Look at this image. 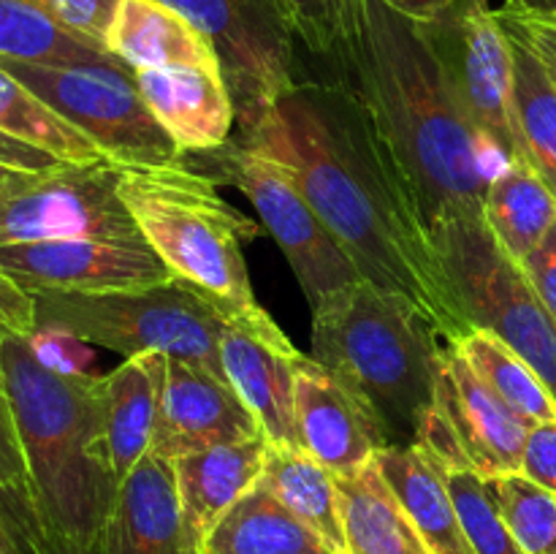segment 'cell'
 Segmentation results:
<instances>
[{
    "instance_id": "obj_1",
    "label": "cell",
    "mask_w": 556,
    "mask_h": 554,
    "mask_svg": "<svg viewBox=\"0 0 556 554\" xmlns=\"http://www.w3.org/2000/svg\"><path fill=\"white\" fill-rule=\"evenodd\" d=\"M242 141L286 163L362 280L416 304L445 342L470 331L383 141L329 68L304 71Z\"/></svg>"
},
{
    "instance_id": "obj_2",
    "label": "cell",
    "mask_w": 556,
    "mask_h": 554,
    "mask_svg": "<svg viewBox=\"0 0 556 554\" xmlns=\"http://www.w3.org/2000/svg\"><path fill=\"white\" fill-rule=\"evenodd\" d=\"M324 63L367 112L427 231L483 215L503 172L462 112L438 52L418 22L386 0H362L356 25Z\"/></svg>"
},
{
    "instance_id": "obj_3",
    "label": "cell",
    "mask_w": 556,
    "mask_h": 554,
    "mask_svg": "<svg viewBox=\"0 0 556 554\" xmlns=\"http://www.w3.org/2000/svg\"><path fill=\"white\" fill-rule=\"evenodd\" d=\"M0 367L43 536L98 546L119 489L106 440L103 378L49 364L36 335L5 340Z\"/></svg>"
},
{
    "instance_id": "obj_4",
    "label": "cell",
    "mask_w": 556,
    "mask_h": 554,
    "mask_svg": "<svg viewBox=\"0 0 556 554\" xmlns=\"http://www.w3.org/2000/svg\"><path fill=\"white\" fill-rule=\"evenodd\" d=\"M448 345L416 304L367 280L313 307L309 356L372 411L391 443H416Z\"/></svg>"
},
{
    "instance_id": "obj_5",
    "label": "cell",
    "mask_w": 556,
    "mask_h": 554,
    "mask_svg": "<svg viewBox=\"0 0 556 554\" xmlns=\"http://www.w3.org/2000/svg\"><path fill=\"white\" fill-rule=\"evenodd\" d=\"M119 196L141 237L174 277L188 280L226 304L253 307L242 244L258 226L215 190V179L177 163L166 168H123Z\"/></svg>"
},
{
    "instance_id": "obj_6",
    "label": "cell",
    "mask_w": 556,
    "mask_h": 554,
    "mask_svg": "<svg viewBox=\"0 0 556 554\" xmlns=\"http://www.w3.org/2000/svg\"><path fill=\"white\" fill-rule=\"evenodd\" d=\"M30 293L36 299V335L54 331L125 358L157 351L226 375L220 337L233 310L193 282L172 277L139 291Z\"/></svg>"
},
{
    "instance_id": "obj_7",
    "label": "cell",
    "mask_w": 556,
    "mask_h": 554,
    "mask_svg": "<svg viewBox=\"0 0 556 554\" xmlns=\"http://www.w3.org/2000/svg\"><path fill=\"white\" fill-rule=\"evenodd\" d=\"M429 237L470 329L492 331L514 348L556 400V318L519 261L505 253L483 215L451 217Z\"/></svg>"
},
{
    "instance_id": "obj_8",
    "label": "cell",
    "mask_w": 556,
    "mask_h": 554,
    "mask_svg": "<svg viewBox=\"0 0 556 554\" xmlns=\"http://www.w3.org/2000/svg\"><path fill=\"white\" fill-rule=\"evenodd\" d=\"M0 65L117 166L166 168L182 163L185 152L152 117L134 71L117 58L63 65L0 60Z\"/></svg>"
},
{
    "instance_id": "obj_9",
    "label": "cell",
    "mask_w": 556,
    "mask_h": 554,
    "mask_svg": "<svg viewBox=\"0 0 556 554\" xmlns=\"http://www.w3.org/2000/svg\"><path fill=\"white\" fill-rule=\"evenodd\" d=\"M123 166L112 161L60 163L49 172H9L0 179V244L43 239L141 242L119 196ZM147 242V239H144Z\"/></svg>"
},
{
    "instance_id": "obj_10",
    "label": "cell",
    "mask_w": 556,
    "mask_h": 554,
    "mask_svg": "<svg viewBox=\"0 0 556 554\" xmlns=\"http://www.w3.org/2000/svg\"><path fill=\"white\" fill-rule=\"evenodd\" d=\"M443 63L462 112L500 166L527 161L514 112V58L486 0H454L421 25Z\"/></svg>"
},
{
    "instance_id": "obj_11",
    "label": "cell",
    "mask_w": 556,
    "mask_h": 554,
    "mask_svg": "<svg viewBox=\"0 0 556 554\" xmlns=\"http://www.w3.org/2000/svg\"><path fill=\"white\" fill-rule=\"evenodd\" d=\"M204 155L212 158V168H217L223 182L237 185L248 196L264 228L286 253L296 280L302 282L309 307L329 293L362 280L286 163L253 150L244 141L223 144Z\"/></svg>"
},
{
    "instance_id": "obj_12",
    "label": "cell",
    "mask_w": 556,
    "mask_h": 554,
    "mask_svg": "<svg viewBox=\"0 0 556 554\" xmlns=\"http://www.w3.org/2000/svg\"><path fill=\"white\" fill-rule=\"evenodd\" d=\"M204 33L220 58L237 125L248 134L261 114L296 87V36L275 0H161Z\"/></svg>"
},
{
    "instance_id": "obj_13",
    "label": "cell",
    "mask_w": 556,
    "mask_h": 554,
    "mask_svg": "<svg viewBox=\"0 0 556 554\" xmlns=\"http://www.w3.org/2000/svg\"><path fill=\"white\" fill-rule=\"evenodd\" d=\"M0 272L27 291L63 293L139 291L174 277L144 239H43L0 244Z\"/></svg>"
},
{
    "instance_id": "obj_14",
    "label": "cell",
    "mask_w": 556,
    "mask_h": 554,
    "mask_svg": "<svg viewBox=\"0 0 556 554\" xmlns=\"http://www.w3.org/2000/svg\"><path fill=\"white\" fill-rule=\"evenodd\" d=\"M299 358L302 353L261 304L228 315L220 337L223 373L271 445L302 449L293 400Z\"/></svg>"
},
{
    "instance_id": "obj_15",
    "label": "cell",
    "mask_w": 556,
    "mask_h": 554,
    "mask_svg": "<svg viewBox=\"0 0 556 554\" xmlns=\"http://www.w3.org/2000/svg\"><path fill=\"white\" fill-rule=\"evenodd\" d=\"M261 427L226 375L185 358H168L150 454L163 459L258 438Z\"/></svg>"
},
{
    "instance_id": "obj_16",
    "label": "cell",
    "mask_w": 556,
    "mask_h": 554,
    "mask_svg": "<svg viewBox=\"0 0 556 554\" xmlns=\"http://www.w3.org/2000/svg\"><path fill=\"white\" fill-rule=\"evenodd\" d=\"M299 445L337 478L356 476L391 443L383 424L313 356L296 362Z\"/></svg>"
},
{
    "instance_id": "obj_17",
    "label": "cell",
    "mask_w": 556,
    "mask_h": 554,
    "mask_svg": "<svg viewBox=\"0 0 556 554\" xmlns=\"http://www.w3.org/2000/svg\"><path fill=\"white\" fill-rule=\"evenodd\" d=\"M438 405L478 476L497 478L521 470L530 424L483 383L454 345L445 348L440 358Z\"/></svg>"
},
{
    "instance_id": "obj_18",
    "label": "cell",
    "mask_w": 556,
    "mask_h": 554,
    "mask_svg": "<svg viewBox=\"0 0 556 554\" xmlns=\"http://www.w3.org/2000/svg\"><path fill=\"white\" fill-rule=\"evenodd\" d=\"M494 11L514 58V112L527 161L556 193V20Z\"/></svg>"
},
{
    "instance_id": "obj_19",
    "label": "cell",
    "mask_w": 556,
    "mask_h": 554,
    "mask_svg": "<svg viewBox=\"0 0 556 554\" xmlns=\"http://www.w3.org/2000/svg\"><path fill=\"white\" fill-rule=\"evenodd\" d=\"M103 554H199L179 505L174 462L147 454L117 489Z\"/></svg>"
},
{
    "instance_id": "obj_20",
    "label": "cell",
    "mask_w": 556,
    "mask_h": 554,
    "mask_svg": "<svg viewBox=\"0 0 556 554\" xmlns=\"http://www.w3.org/2000/svg\"><path fill=\"white\" fill-rule=\"evenodd\" d=\"M136 87L182 152H212L228 144L237 119L231 90L220 71L141 68Z\"/></svg>"
},
{
    "instance_id": "obj_21",
    "label": "cell",
    "mask_w": 556,
    "mask_h": 554,
    "mask_svg": "<svg viewBox=\"0 0 556 554\" xmlns=\"http://www.w3.org/2000/svg\"><path fill=\"white\" fill-rule=\"evenodd\" d=\"M266 449L269 440L266 435H258L242 443L215 445L174 459L182 519L199 549L220 516L250 489L258 487Z\"/></svg>"
},
{
    "instance_id": "obj_22",
    "label": "cell",
    "mask_w": 556,
    "mask_h": 554,
    "mask_svg": "<svg viewBox=\"0 0 556 554\" xmlns=\"http://www.w3.org/2000/svg\"><path fill=\"white\" fill-rule=\"evenodd\" d=\"M106 52L141 68L220 71V58L201 30L161 0H119L106 33Z\"/></svg>"
},
{
    "instance_id": "obj_23",
    "label": "cell",
    "mask_w": 556,
    "mask_h": 554,
    "mask_svg": "<svg viewBox=\"0 0 556 554\" xmlns=\"http://www.w3.org/2000/svg\"><path fill=\"white\" fill-rule=\"evenodd\" d=\"M416 443L429 451L438 465L445 487H448L454 508L459 514L462 532L472 554H525L510 536L486 481L478 476L472 462L467 459L454 427L445 418L443 407L434 400V407L427 413L416 435Z\"/></svg>"
},
{
    "instance_id": "obj_24",
    "label": "cell",
    "mask_w": 556,
    "mask_h": 554,
    "mask_svg": "<svg viewBox=\"0 0 556 554\" xmlns=\"http://www.w3.org/2000/svg\"><path fill=\"white\" fill-rule=\"evenodd\" d=\"M166 373L168 356L155 351L125 358L117 369L103 375L106 440L119 483L150 454Z\"/></svg>"
},
{
    "instance_id": "obj_25",
    "label": "cell",
    "mask_w": 556,
    "mask_h": 554,
    "mask_svg": "<svg viewBox=\"0 0 556 554\" xmlns=\"http://www.w3.org/2000/svg\"><path fill=\"white\" fill-rule=\"evenodd\" d=\"M375 465L407 511L432 554H472L448 487L429 451L418 443H389Z\"/></svg>"
},
{
    "instance_id": "obj_26",
    "label": "cell",
    "mask_w": 556,
    "mask_h": 554,
    "mask_svg": "<svg viewBox=\"0 0 556 554\" xmlns=\"http://www.w3.org/2000/svg\"><path fill=\"white\" fill-rule=\"evenodd\" d=\"M345 554H432L380 467L337 478Z\"/></svg>"
},
{
    "instance_id": "obj_27",
    "label": "cell",
    "mask_w": 556,
    "mask_h": 554,
    "mask_svg": "<svg viewBox=\"0 0 556 554\" xmlns=\"http://www.w3.org/2000/svg\"><path fill=\"white\" fill-rule=\"evenodd\" d=\"M199 554H337L269 489H250L220 516Z\"/></svg>"
},
{
    "instance_id": "obj_28",
    "label": "cell",
    "mask_w": 556,
    "mask_h": 554,
    "mask_svg": "<svg viewBox=\"0 0 556 554\" xmlns=\"http://www.w3.org/2000/svg\"><path fill=\"white\" fill-rule=\"evenodd\" d=\"M258 483L269 489L309 530L318 532L337 554H345V530H342L334 473L326 470L304 449L269 443Z\"/></svg>"
},
{
    "instance_id": "obj_29",
    "label": "cell",
    "mask_w": 556,
    "mask_h": 554,
    "mask_svg": "<svg viewBox=\"0 0 556 554\" xmlns=\"http://www.w3.org/2000/svg\"><path fill=\"white\" fill-rule=\"evenodd\" d=\"M483 221L505 253L525 261L556 221V193L532 163H510L489 182Z\"/></svg>"
},
{
    "instance_id": "obj_30",
    "label": "cell",
    "mask_w": 556,
    "mask_h": 554,
    "mask_svg": "<svg viewBox=\"0 0 556 554\" xmlns=\"http://www.w3.org/2000/svg\"><path fill=\"white\" fill-rule=\"evenodd\" d=\"M459 356L481 375L483 383L530 427L543 421H556V400L541 375L492 331L470 329L459 340L451 342Z\"/></svg>"
},
{
    "instance_id": "obj_31",
    "label": "cell",
    "mask_w": 556,
    "mask_h": 554,
    "mask_svg": "<svg viewBox=\"0 0 556 554\" xmlns=\"http://www.w3.org/2000/svg\"><path fill=\"white\" fill-rule=\"evenodd\" d=\"M0 130L52 152L63 163L109 161L81 130L60 117L43 98L27 90L3 65H0Z\"/></svg>"
},
{
    "instance_id": "obj_32",
    "label": "cell",
    "mask_w": 556,
    "mask_h": 554,
    "mask_svg": "<svg viewBox=\"0 0 556 554\" xmlns=\"http://www.w3.org/2000/svg\"><path fill=\"white\" fill-rule=\"evenodd\" d=\"M112 54L74 36L33 0H0V60L22 63H96Z\"/></svg>"
},
{
    "instance_id": "obj_33",
    "label": "cell",
    "mask_w": 556,
    "mask_h": 554,
    "mask_svg": "<svg viewBox=\"0 0 556 554\" xmlns=\"http://www.w3.org/2000/svg\"><path fill=\"white\" fill-rule=\"evenodd\" d=\"M483 481L521 552L556 554V494L525 473H505Z\"/></svg>"
},
{
    "instance_id": "obj_34",
    "label": "cell",
    "mask_w": 556,
    "mask_h": 554,
    "mask_svg": "<svg viewBox=\"0 0 556 554\" xmlns=\"http://www.w3.org/2000/svg\"><path fill=\"white\" fill-rule=\"evenodd\" d=\"M275 3L296 41L315 60H326L351 36L362 0H275Z\"/></svg>"
},
{
    "instance_id": "obj_35",
    "label": "cell",
    "mask_w": 556,
    "mask_h": 554,
    "mask_svg": "<svg viewBox=\"0 0 556 554\" xmlns=\"http://www.w3.org/2000/svg\"><path fill=\"white\" fill-rule=\"evenodd\" d=\"M33 3L47 11L65 30L106 52V33L119 0H33Z\"/></svg>"
},
{
    "instance_id": "obj_36",
    "label": "cell",
    "mask_w": 556,
    "mask_h": 554,
    "mask_svg": "<svg viewBox=\"0 0 556 554\" xmlns=\"http://www.w3.org/2000/svg\"><path fill=\"white\" fill-rule=\"evenodd\" d=\"M0 487L9 489L16 498L27 500L33 505L30 476H27L25 454H22L20 432H16V418L14 407H11L9 389H5L3 367H0Z\"/></svg>"
},
{
    "instance_id": "obj_37",
    "label": "cell",
    "mask_w": 556,
    "mask_h": 554,
    "mask_svg": "<svg viewBox=\"0 0 556 554\" xmlns=\"http://www.w3.org/2000/svg\"><path fill=\"white\" fill-rule=\"evenodd\" d=\"M0 541L11 554H38L43 530L27 500L0 487Z\"/></svg>"
},
{
    "instance_id": "obj_38",
    "label": "cell",
    "mask_w": 556,
    "mask_h": 554,
    "mask_svg": "<svg viewBox=\"0 0 556 554\" xmlns=\"http://www.w3.org/2000/svg\"><path fill=\"white\" fill-rule=\"evenodd\" d=\"M22 335H36V299L0 272V345Z\"/></svg>"
},
{
    "instance_id": "obj_39",
    "label": "cell",
    "mask_w": 556,
    "mask_h": 554,
    "mask_svg": "<svg viewBox=\"0 0 556 554\" xmlns=\"http://www.w3.org/2000/svg\"><path fill=\"white\" fill-rule=\"evenodd\" d=\"M519 473L556 494V421L530 427Z\"/></svg>"
},
{
    "instance_id": "obj_40",
    "label": "cell",
    "mask_w": 556,
    "mask_h": 554,
    "mask_svg": "<svg viewBox=\"0 0 556 554\" xmlns=\"http://www.w3.org/2000/svg\"><path fill=\"white\" fill-rule=\"evenodd\" d=\"M521 269L548 313L556 318V221L546 237L535 244V250L521 261Z\"/></svg>"
},
{
    "instance_id": "obj_41",
    "label": "cell",
    "mask_w": 556,
    "mask_h": 554,
    "mask_svg": "<svg viewBox=\"0 0 556 554\" xmlns=\"http://www.w3.org/2000/svg\"><path fill=\"white\" fill-rule=\"evenodd\" d=\"M60 158H54L52 152L41 150V147H33L27 141L14 139V136L3 134L0 130V166L14 168V172H49V168L60 166Z\"/></svg>"
},
{
    "instance_id": "obj_42",
    "label": "cell",
    "mask_w": 556,
    "mask_h": 554,
    "mask_svg": "<svg viewBox=\"0 0 556 554\" xmlns=\"http://www.w3.org/2000/svg\"><path fill=\"white\" fill-rule=\"evenodd\" d=\"M386 3L394 11H400V14H405L407 20L427 25V22L438 20L454 0H386Z\"/></svg>"
},
{
    "instance_id": "obj_43",
    "label": "cell",
    "mask_w": 556,
    "mask_h": 554,
    "mask_svg": "<svg viewBox=\"0 0 556 554\" xmlns=\"http://www.w3.org/2000/svg\"><path fill=\"white\" fill-rule=\"evenodd\" d=\"M503 9L538 20H556V0H505Z\"/></svg>"
},
{
    "instance_id": "obj_44",
    "label": "cell",
    "mask_w": 556,
    "mask_h": 554,
    "mask_svg": "<svg viewBox=\"0 0 556 554\" xmlns=\"http://www.w3.org/2000/svg\"><path fill=\"white\" fill-rule=\"evenodd\" d=\"M38 554H103L101 543L98 546H71V543H60V541H52V538L43 536V541L38 543Z\"/></svg>"
},
{
    "instance_id": "obj_45",
    "label": "cell",
    "mask_w": 556,
    "mask_h": 554,
    "mask_svg": "<svg viewBox=\"0 0 556 554\" xmlns=\"http://www.w3.org/2000/svg\"><path fill=\"white\" fill-rule=\"evenodd\" d=\"M9 172H14V168H5V166H0V179H5V174Z\"/></svg>"
},
{
    "instance_id": "obj_46",
    "label": "cell",
    "mask_w": 556,
    "mask_h": 554,
    "mask_svg": "<svg viewBox=\"0 0 556 554\" xmlns=\"http://www.w3.org/2000/svg\"><path fill=\"white\" fill-rule=\"evenodd\" d=\"M0 554H11L9 549H5V543H3V541H0Z\"/></svg>"
}]
</instances>
